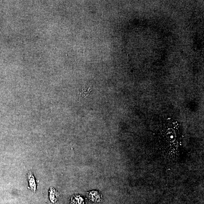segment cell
Here are the masks:
<instances>
[{
	"instance_id": "1",
	"label": "cell",
	"mask_w": 204,
	"mask_h": 204,
	"mask_svg": "<svg viewBox=\"0 0 204 204\" xmlns=\"http://www.w3.org/2000/svg\"><path fill=\"white\" fill-rule=\"evenodd\" d=\"M87 197L91 201L96 203L101 202L102 199L100 193L97 191L90 192L87 195Z\"/></svg>"
},
{
	"instance_id": "2",
	"label": "cell",
	"mask_w": 204,
	"mask_h": 204,
	"mask_svg": "<svg viewBox=\"0 0 204 204\" xmlns=\"http://www.w3.org/2000/svg\"><path fill=\"white\" fill-rule=\"evenodd\" d=\"M27 178L28 181L29 187L35 193L37 184H36L35 178L34 177L33 174L31 172H28L27 174Z\"/></svg>"
},
{
	"instance_id": "3",
	"label": "cell",
	"mask_w": 204,
	"mask_h": 204,
	"mask_svg": "<svg viewBox=\"0 0 204 204\" xmlns=\"http://www.w3.org/2000/svg\"><path fill=\"white\" fill-rule=\"evenodd\" d=\"M72 204H85L84 199L80 195H75L71 200Z\"/></svg>"
},
{
	"instance_id": "4",
	"label": "cell",
	"mask_w": 204,
	"mask_h": 204,
	"mask_svg": "<svg viewBox=\"0 0 204 204\" xmlns=\"http://www.w3.org/2000/svg\"><path fill=\"white\" fill-rule=\"evenodd\" d=\"M50 191V197L51 201L54 202L57 201L59 196V194L54 188H51Z\"/></svg>"
},
{
	"instance_id": "5",
	"label": "cell",
	"mask_w": 204,
	"mask_h": 204,
	"mask_svg": "<svg viewBox=\"0 0 204 204\" xmlns=\"http://www.w3.org/2000/svg\"><path fill=\"white\" fill-rule=\"evenodd\" d=\"M91 90L90 88H89L88 89L85 90H80V93L83 95V97H85L88 96L89 94L90 93V92Z\"/></svg>"
}]
</instances>
